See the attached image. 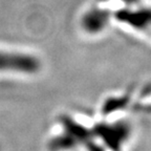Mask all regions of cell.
Here are the masks:
<instances>
[{"mask_svg": "<svg viewBox=\"0 0 151 151\" xmlns=\"http://www.w3.org/2000/svg\"><path fill=\"white\" fill-rule=\"evenodd\" d=\"M39 69V61L35 57L21 52L0 50V71L33 73Z\"/></svg>", "mask_w": 151, "mask_h": 151, "instance_id": "6da1fadb", "label": "cell"}]
</instances>
